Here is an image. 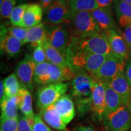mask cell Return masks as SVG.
Instances as JSON below:
<instances>
[{
  "mask_svg": "<svg viewBox=\"0 0 131 131\" xmlns=\"http://www.w3.org/2000/svg\"><path fill=\"white\" fill-rule=\"evenodd\" d=\"M127 61L114 54L107 55L105 61L92 78L97 81L107 83L120 73H124Z\"/></svg>",
  "mask_w": 131,
  "mask_h": 131,
  "instance_id": "cell-5",
  "label": "cell"
},
{
  "mask_svg": "<svg viewBox=\"0 0 131 131\" xmlns=\"http://www.w3.org/2000/svg\"><path fill=\"white\" fill-rule=\"evenodd\" d=\"M3 83L5 92L4 98L12 97L18 94L21 84H19L16 74L12 73L9 75L3 80Z\"/></svg>",
  "mask_w": 131,
  "mask_h": 131,
  "instance_id": "cell-26",
  "label": "cell"
},
{
  "mask_svg": "<svg viewBox=\"0 0 131 131\" xmlns=\"http://www.w3.org/2000/svg\"><path fill=\"white\" fill-rule=\"evenodd\" d=\"M4 1V0H0V6H1V5L3 4V1Z\"/></svg>",
  "mask_w": 131,
  "mask_h": 131,
  "instance_id": "cell-43",
  "label": "cell"
},
{
  "mask_svg": "<svg viewBox=\"0 0 131 131\" xmlns=\"http://www.w3.org/2000/svg\"><path fill=\"white\" fill-rule=\"evenodd\" d=\"M72 12L91 11L98 8L96 0H66Z\"/></svg>",
  "mask_w": 131,
  "mask_h": 131,
  "instance_id": "cell-27",
  "label": "cell"
},
{
  "mask_svg": "<svg viewBox=\"0 0 131 131\" xmlns=\"http://www.w3.org/2000/svg\"><path fill=\"white\" fill-rule=\"evenodd\" d=\"M94 79L89 73L80 71L71 80V94L80 114L91 111L92 86Z\"/></svg>",
  "mask_w": 131,
  "mask_h": 131,
  "instance_id": "cell-2",
  "label": "cell"
},
{
  "mask_svg": "<svg viewBox=\"0 0 131 131\" xmlns=\"http://www.w3.org/2000/svg\"><path fill=\"white\" fill-rule=\"evenodd\" d=\"M106 85V115L117 111L123 106L122 98L118 94L112 89L110 86L105 83ZM104 116V117H105Z\"/></svg>",
  "mask_w": 131,
  "mask_h": 131,
  "instance_id": "cell-25",
  "label": "cell"
},
{
  "mask_svg": "<svg viewBox=\"0 0 131 131\" xmlns=\"http://www.w3.org/2000/svg\"><path fill=\"white\" fill-rule=\"evenodd\" d=\"M18 118L1 119L0 131H18Z\"/></svg>",
  "mask_w": 131,
  "mask_h": 131,
  "instance_id": "cell-31",
  "label": "cell"
},
{
  "mask_svg": "<svg viewBox=\"0 0 131 131\" xmlns=\"http://www.w3.org/2000/svg\"><path fill=\"white\" fill-rule=\"evenodd\" d=\"M124 75L129 84L131 87V58L127 61L125 70H124Z\"/></svg>",
  "mask_w": 131,
  "mask_h": 131,
  "instance_id": "cell-37",
  "label": "cell"
},
{
  "mask_svg": "<svg viewBox=\"0 0 131 131\" xmlns=\"http://www.w3.org/2000/svg\"><path fill=\"white\" fill-rule=\"evenodd\" d=\"M39 1H40V5L41 7L46 10L55 0H39Z\"/></svg>",
  "mask_w": 131,
  "mask_h": 131,
  "instance_id": "cell-38",
  "label": "cell"
},
{
  "mask_svg": "<svg viewBox=\"0 0 131 131\" xmlns=\"http://www.w3.org/2000/svg\"><path fill=\"white\" fill-rule=\"evenodd\" d=\"M0 90H1V92H0V99H1V102L3 100L4 98V83H3V80H1V83H0Z\"/></svg>",
  "mask_w": 131,
  "mask_h": 131,
  "instance_id": "cell-39",
  "label": "cell"
},
{
  "mask_svg": "<svg viewBox=\"0 0 131 131\" xmlns=\"http://www.w3.org/2000/svg\"><path fill=\"white\" fill-rule=\"evenodd\" d=\"M70 40L68 29L61 24L54 25L51 29H48L47 41L66 56Z\"/></svg>",
  "mask_w": 131,
  "mask_h": 131,
  "instance_id": "cell-10",
  "label": "cell"
},
{
  "mask_svg": "<svg viewBox=\"0 0 131 131\" xmlns=\"http://www.w3.org/2000/svg\"><path fill=\"white\" fill-rule=\"evenodd\" d=\"M28 29L29 28H26V27H24L12 26L11 27H9L7 29V30L8 34L18 39L23 45L24 44H26Z\"/></svg>",
  "mask_w": 131,
  "mask_h": 131,
  "instance_id": "cell-29",
  "label": "cell"
},
{
  "mask_svg": "<svg viewBox=\"0 0 131 131\" xmlns=\"http://www.w3.org/2000/svg\"><path fill=\"white\" fill-rule=\"evenodd\" d=\"M33 130L34 131H53L49 127L43 119L41 117L40 114H35L33 124Z\"/></svg>",
  "mask_w": 131,
  "mask_h": 131,
  "instance_id": "cell-33",
  "label": "cell"
},
{
  "mask_svg": "<svg viewBox=\"0 0 131 131\" xmlns=\"http://www.w3.org/2000/svg\"><path fill=\"white\" fill-rule=\"evenodd\" d=\"M43 47L45 48L47 61L52 64L58 66L60 67L68 66V63L66 56L59 51L46 41L44 42Z\"/></svg>",
  "mask_w": 131,
  "mask_h": 131,
  "instance_id": "cell-24",
  "label": "cell"
},
{
  "mask_svg": "<svg viewBox=\"0 0 131 131\" xmlns=\"http://www.w3.org/2000/svg\"><path fill=\"white\" fill-rule=\"evenodd\" d=\"M75 131H95L91 127L78 126L75 129Z\"/></svg>",
  "mask_w": 131,
  "mask_h": 131,
  "instance_id": "cell-40",
  "label": "cell"
},
{
  "mask_svg": "<svg viewBox=\"0 0 131 131\" xmlns=\"http://www.w3.org/2000/svg\"><path fill=\"white\" fill-rule=\"evenodd\" d=\"M18 95L5 98L1 102V119L18 118Z\"/></svg>",
  "mask_w": 131,
  "mask_h": 131,
  "instance_id": "cell-22",
  "label": "cell"
},
{
  "mask_svg": "<svg viewBox=\"0 0 131 131\" xmlns=\"http://www.w3.org/2000/svg\"><path fill=\"white\" fill-rule=\"evenodd\" d=\"M71 12L66 0H55L45 10V23L53 26L69 23Z\"/></svg>",
  "mask_w": 131,
  "mask_h": 131,
  "instance_id": "cell-8",
  "label": "cell"
},
{
  "mask_svg": "<svg viewBox=\"0 0 131 131\" xmlns=\"http://www.w3.org/2000/svg\"><path fill=\"white\" fill-rule=\"evenodd\" d=\"M15 1H16V0H15Z\"/></svg>",
  "mask_w": 131,
  "mask_h": 131,
  "instance_id": "cell-45",
  "label": "cell"
},
{
  "mask_svg": "<svg viewBox=\"0 0 131 131\" xmlns=\"http://www.w3.org/2000/svg\"><path fill=\"white\" fill-rule=\"evenodd\" d=\"M69 83L66 82L44 85L37 92V106L41 109L52 105L60 98L65 95Z\"/></svg>",
  "mask_w": 131,
  "mask_h": 131,
  "instance_id": "cell-6",
  "label": "cell"
},
{
  "mask_svg": "<svg viewBox=\"0 0 131 131\" xmlns=\"http://www.w3.org/2000/svg\"><path fill=\"white\" fill-rule=\"evenodd\" d=\"M52 71L53 64L48 61L37 64L34 72V81L39 84H49Z\"/></svg>",
  "mask_w": 131,
  "mask_h": 131,
  "instance_id": "cell-23",
  "label": "cell"
},
{
  "mask_svg": "<svg viewBox=\"0 0 131 131\" xmlns=\"http://www.w3.org/2000/svg\"><path fill=\"white\" fill-rule=\"evenodd\" d=\"M105 83L94 79L92 86L91 111L93 112L95 118L100 122H103V119L105 116Z\"/></svg>",
  "mask_w": 131,
  "mask_h": 131,
  "instance_id": "cell-9",
  "label": "cell"
},
{
  "mask_svg": "<svg viewBox=\"0 0 131 131\" xmlns=\"http://www.w3.org/2000/svg\"><path fill=\"white\" fill-rule=\"evenodd\" d=\"M122 1H124V2H126V3H130V4H131V0H122Z\"/></svg>",
  "mask_w": 131,
  "mask_h": 131,
  "instance_id": "cell-41",
  "label": "cell"
},
{
  "mask_svg": "<svg viewBox=\"0 0 131 131\" xmlns=\"http://www.w3.org/2000/svg\"><path fill=\"white\" fill-rule=\"evenodd\" d=\"M32 58L36 65L47 61L43 45H40L35 47L33 52Z\"/></svg>",
  "mask_w": 131,
  "mask_h": 131,
  "instance_id": "cell-32",
  "label": "cell"
},
{
  "mask_svg": "<svg viewBox=\"0 0 131 131\" xmlns=\"http://www.w3.org/2000/svg\"><path fill=\"white\" fill-rule=\"evenodd\" d=\"M107 55H100L68 46L66 58L69 66L75 73L86 71L92 77L105 61Z\"/></svg>",
  "mask_w": 131,
  "mask_h": 131,
  "instance_id": "cell-1",
  "label": "cell"
},
{
  "mask_svg": "<svg viewBox=\"0 0 131 131\" xmlns=\"http://www.w3.org/2000/svg\"><path fill=\"white\" fill-rule=\"evenodd\" d=\"M114 3L119 25L125 28L131 24V4L122 0H114Z\"/></svg>",
  "mask_w": 131,
  "mask_h": 131,
  "instance_id": "cell-21",
  "label": "cell"
},
{
  "mask_svg": "<svg viewBox=\"0 0 131 131\" xmlns=\"http://www.w3.org/2000/svg\"><path fill=\"white\" fill-rule=\"evenodd\" d=\"M72 35L80 36L101 32L94 16L88 11L72 12L69 22Z\"/></svg>",
  "mask_w": 131,
  "mask_h": 131,
  "instance_id": "cell-4",
  "label": "cell"
},
{
  "mask_svg": "<svg viewBox=\"0 0 131 131\" xmlns=\"http://www.w3.org/2000/svg\"><path fill=\"white\" fill-rule=\"evenodd\" d=\"M105 32L109 40L111 53L127 61L129 57V50L123 37L114 30H109Z\"/></svg>",
  "mask_w": 131,
  "mask_h": 131,
  "instance_id": "cell-12",
  "label": "cell"
},
{
  "mask_svg": "<svg viewBox=\"0 0 131 131\" xmlns=\"http://www.w3.org/2000/svg\"><path fill=\"white\" fill-rule=\"evenodd\" d=\"M54 107L63 122L68 124L73 119L75 115L74 103L69 95H64L53 104Z\"/></svg>",
  "mask_w": 131,
  "mask_h": 131,
  "instance_id": "cell-13",
  "label": "cell"
},
{
  "mask_svg": "<svg viewBox=\"0 0 131 131\" xmlns=\"http://www.w3.org/2000/svg\"><path fill=\"white\" fill-rule=\"evenodd\" d=\"M1 49L11 57L15 56L20 52L23 44L18 39L7 33V29H1Z\"/></svg>",
  "mask_w": 131,
  "mask_h": 131,
  "instance_id": "cell-17",
  "label": "cell"
},
{
  "mask_svg": "<svg viewBox=\"0 0 131 131\" xmlns=\"http://www.w3.org/2000/svg\"><path fill=\"white\" fill-rule=\"evenodd\" d=\"M40 115L44 122L50 127L60 131L66 130V124L63 122L53 104L41 109Z\"/></svg>",
  "mask_w": 131,
  "mask_h": 131,
  "instance_id": "cell-16",
  "label": "cell"
},
{
  "mask_svg": "<svg viewBox=\"0 0 131 131\" xmlns=\"http://www.w3.org/2000/svg\"><path fill=\"white\" fill-rule=\"evenodd\" d=\"M69 46L91 53L108 55L111 53L109 40L105 32L80 36H70Z\"/></svg>",
  "mask_w": 131,
  "mask_h": 131,
  "instance_id": "cell-3",
  "label": "cell"
},
{
  "mask_svg": "<svg viewBox=\"0 0 131 131\" xmlns=\"http://www.w3.org/2000/svg\"><path fill=\"white\" fill-rule=\"evenodd\" d=\"M98 8L103 9L112 10V3L114 0H96Z\"/></svg>",
  "mask_w": 131,
  "mask_h": 131,
  "instance_id": "cell-36",
  "label": "cell"
},
{
  "mask_svg": "<svg viewBox=\"0 0 131 131\" xmlns=\"http://www.w3.org/2000/svg\"><path fill=\"white\" fill-rule=\"evenodd\" d=\"M16 1L15 0H4L0 6L1 17L3 19H9L13 10L15 8Z\"/></svg>",
  "mask_w": 131,
  "mask_h": 131,
  "instance_id": "cell-30",
  "label": "cell"
},
{
  "mask_svg": "<svg viewBox=\"0 0 131 131\" xmlns=\"http://www.w3.org/2000/svg\"><path fill=\"white\" fill-rule=\"evenodd\" d=\"M48 29L44 23L28 29L26 43L35 48L38 46L42 45L47 41Z\"/></svg>",
  "mask_w": 131,
  "mask_h": 131,
  "instance_id": "cell-18",
  "label": "cell"
},
{
  "mask_svg": "<svg viewBox=\"0 0 131 131\" xmlns=\"http://www.w3.org/2000/svg\"><path fill=\"white\" fill-rule=\"evenodd\" d=\"M33 124L34 120L23 116L19 119L18 131H34Z\"/></svg>",
  "mask_w": 131,
  "mask_h": 131,
  "instance_id": "cell-34",
  "label": "cell"
},
{
  "mask_svg": "<svg viewBox=\"0 0 131 131\" xmlns=\"http://www.w3.org/2000/svg\"><path fill=\"white\" fill-rule=\"evenodd\" d=\"M128 108H129V110H130V111L131 112V101H130V104H129V106H128Z\"/></svg>",
  "mask_w": 131,
  "mask_h": 131,
  "instance_id": "cell-42",
  "label": "cell"
},
{
  "mask_svg": "<svg viewBox=\"0 0 131 131\" xmlns=\"http://www.w3.org/2000/svg\"><path fill=\"white\" fill-rule=\"evenodd\" d=\"M36 64L33 61L32 56L27 55L18 64L16 75L23 84L28 89H33V81Z\"/></svg>",
  "mask_w": 131,
  "mask_h": 131,
  "instance_id": "cell-11",
  "label": "cell"
},
{
  "mask_svg": "<svg viewBox=\"0 0 131 131\" xmlns=\"http://www.w3.org/2000/svg\"><path fill=\"white\" fill-rule=\"evenodd\" d=\"M129 54H130V55L131 56V47H130V48L129 49Z\"/></svg>",
  "mask_w": 131,
  "mask_h": 131,
  "instance_id": "cell-44",
  "label": "cell"
},
{
  "mask_svg": "<svg viewBox=\"0 0 131 131\" xmlns=\"http://www.w3.org/2000/svg\"><path fill=\"white\" fill-rule=\"evenodd\" d=\"M42 9L40 4H29L24 13L23 27L30 28L41 23L43 16Z\"/></svg>",
  "mask_w": 131,
  "mask_h": 131,
  "instance_id": "cell-19",
  "label": "cell"
},
{
  "mask_svg": "<svg viewBox=\"0 0 131 131\" xmlns=\"http://www.w3.org/2000/svg\"><path fill=\"white\" fill-rule=\"evenodd\" d=\"M28 6L27 4H22L15 7L10 18V21L13 26L23 27L24 13Z\"/></svg>",
  "mask_w": 131,
  "mask_h": 131,
  "instance_id": "cell-28",
  "label": "cell"
},
{
  "mask_svg": "<svg viewBox=\"0 0 131 131\" xmlns=\"http://www.w3.org/2000/svg\"><path fill=\"white\" fill-rule=\"evenodd\" d=\"M103 123L106 131H129L131 127V112L128 107L122 106L106 115Z\"/></svg>",
  "mask_w": 131,
  "mask_h": 131,
  "instance_id": "cell-7",
  "label": "cell"
},
{
  "mask_svg": "<svg viewBox=\"0 0 131 131\" xmlns=\"http://www.w3.org/2000/svg\"><path fill=\"white\" fill-rule=\"evenodd\" d=\"M19 98L18 107L26 117L34 120L35 114L33 110L32 98L30 92L24 85H21L18 94Z\"/></svg>",
  "mask_w": 131,
  "mask_h": 131,
  "instance_id": "cell-20",
  "label": "cell"
},
{
  "mask_svg": "<svg viewBox=\"0 0 131 131\" xmlns=\"http://www.w3.org/2000/svg\"><path fill=\"white\" fill-rule=\"evenodd\" d=\"M91 13L97 23L101 31L106 32L109 30H117L112 10L103 9L98 8L91 11Z\"/></svg>",
  "mask_w": 131,
  "mask_h": 131,
  "instance_id": "cell-15",
  "label": "cell"
},
{
  "mask_svg": "<svg viewBox=\"0 0 131 131\" xmlns=\"http://www.w3.org/2000/svg\"><path fill=\"white\" fill-rule=\"evenodd\" d=\"M122 98L123 106L128 107L131 101V87L129 84L124 73H120L106 83Z\"/></svg>",
  "mask_w": 131,
  "mask_h": 131,
  "instance_id": "cell-14",
  "label": "cell"
},
{
  "mask_svg": "<svg viewBox=\"0 0 131 131\" xmlns=\"http://www.w3.org/2000/svg\"><path fill=\"white\" fill-rule=\"evenodd\" d=\"M123 38L125 41L129 50L131 47V24L124 28L123 33Z\"/></svg>",
  "mask_w": 131,
  "mask_h": 131,
  "instance_id": "cell-35",
  "label": "cell"
}]
</instances>
